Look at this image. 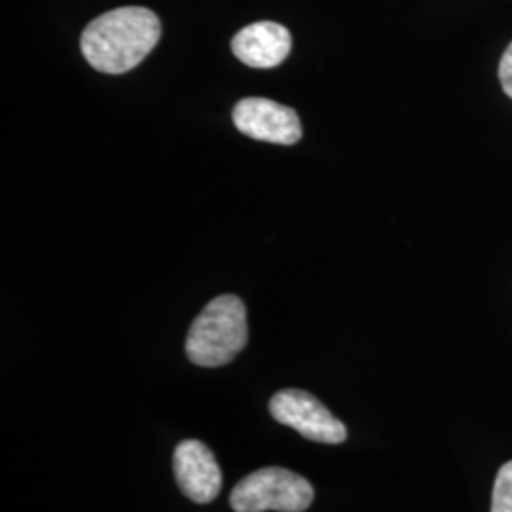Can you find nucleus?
Masks as SVG:
<instances>
[{"label": "nucleus", "mask_w": 512, "mask_h": 512, "mask_svg": "<svg viewBox=\"0 0 512 512\" xmlns=\"http://www.w3.org/2000/svg\"><path fill=\"white\" fill-rule=\"evenodd\" d=\"M173 473L190 501L207 505L222 488V473L213 452L200 440H183L173 452Z\"/></svg>", "instance_id": "obj_6"}, {"label": "nucleus", "mask_w": 512, "mask_h": 512, "mask_svg": "<svg viewBox=\"0 0 512 512\" xmlns=\"http://www.w3.org/2000/svg\"><path fill=\"white\" fill-rule=\"evenodd\" d=\"M313 486L283 467H264L241 478L230 494L236 512H304L313 503Z\"/></svg>", "instance_id": "obj_3"}, {"label": "nucleus", "mask_w": 512, "mask_h": 512, "mask_svg": "<svg viewBox=\"0 0 512 512\" xmlns=\"http://www.w3.org/2000/svg\"><path fill=\"white\" fill-rule=\"evenodd\" d=\"M162 35L160 19L143 6H124L107 12L84 29L82 54L95 71L128 73L135 69Z\"/></svg>", "instance_id": "obj_1"}, {"label": "nucleus", "mask_w": 512, "mask_h": 512, "mask_svg": "<svg viewBox=\"0 0 512 512\" xmlns=\"http://www.w3.org/2000/svg\"><path fill=\"white\" fill-rule=\"evenodd\" d=\"M236 128L255 139L274 145H296L302 137V124L296 110L264 97H245L234 109Z\"/></svg>", "instance_id": "obj_5"}, {"label": "nucleus", "mask_w": 512, "mask_h": 512, "mask_svg": "<svg viewBox=\"0 0 512 512\" xmlns=\"http://www.w3.org/2000/svg\"><path fill=\"white\" fill-rule=\"evenodd\" d=\"M247 340L245 304L234 294H222L194 319L186 338V355L194 365L217 368L232 363Z\"/></svg>", "instance_id": "obj_2"}, {"label": "nucleus", "mask_w": 512, "mask_h": 512, "mask_svg": "<svg viewBox=\"0 0 512 512\" xmlns=\"http://www.w3.org/2000/svg\"><path fill=\"white\" fill-rule=\"evenodd\" d=\"M499 80L505 93L512 99V42L499 63Z\"/></svg>", "instance_id": "obj_9"}, {"label": "nucleus", "mask_w": 512, "mask_h": 512, "mask_svg": "<svg viewBox=\"0 0 512 512\" xmlns=\"http://www.w3.org/2000/svg\"><path fill=\"white\" fill-rule=\"evenodd\" d=\"M492 512H512V459L495 476Z\"/></svg>", "instance_id": "obj_8"}, {"label": "nucleus", "mask_w": 512, "mask_h": 512, "mask_svg": "<svg viewBox=\"0 0 512 512\" xmlns=\"http://www.w3.org/2000/svg\"><path fill=\"white\" fill-rule=\"evenodd\" d=\"M293 38L287 27L275 21H256L243 27L232 40V50L241 63L253 69H274L291 52Z\"/></svg>", "instance_id": "obj_7"}, {"label": "nucleus", "mask_w": 512, "mask_h": 512, "mask_svg": "<svg viewBox=\"0 0 512 512\" xmlns=\"http://www.w3.org/2000/svg\"><path fill=\"white\" fill-rule=\"evenodd\" d=\"M270 414L281 425L313 442L342 444L348 439L346 425L319 399L302 389L277 391L270 401Z\"/></svg>", "instance_id": "obj_4"}]
</instances>
